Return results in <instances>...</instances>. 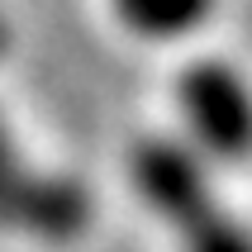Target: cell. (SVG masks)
Listing matches in <instances>:
<instances>
[{
  "label": "cell",
  "mask_w": 252,
  "mask_h": 252,
  "mask_svg": "<svg viewBox=\"0 0 252 252\" xmlns=\"http://www.w3.org/2000/svg\"><path fill=\"white\" fill-rule=\"evenodd\" d=\"M128 176L133 190L181 233L186 252H252L248 228L224 214L205 167L176 138H143L128 153Z\"/></svg>",
  "instance_id": "6da1fadb"
},
{
  "label": "cell",
  "mask_w": 252,
  "mask_h": 252,
  "mask_svg": "<svg viewBox=\"0 0 252 252\" xmlns=\"http://www.w3.org/2000/svg\"><path fill=\"white\" fill-rule=\"evenodd\" d=\"M91 200L71 176H48L29 157H19L10 128L0 119V228L29 233L43 243H67L86 233Z\"/></svg>",
  "instance_id": "7a4b0ae2"
},
{
  "label": "cell",
  "mask_w": 252,
  "mask_h": 252,
  "mask_svg": "<svg viewBox=\"0 0 252 252\" xmlns=\"http://www.w3.org/2000/svg\"><path fill=\"white\" fill-rule=\"evenodd\" d=\"M176 105L190 138L219 162L252 157V81L224 57H200L176 76Z\"/></svg>",
  "instance_id": "3957f363"
},
{
  "label": "cell",
  "mask_w": 252,
  "mask_h": 252,
  "mask_svg": "<svg viewBox=\"0 0 252 252\" xmlns=\"http://www.w3.org/2000/svg\"><path fill=\"white\" fill-rule=\"evenodd\" d=\"M119 24L138 38H153V43H167V38H186L195 33L205 19L214 14L219 0H110Z\"/></svg>",
  "instance_id": "277c9868"
}]
</instances>
